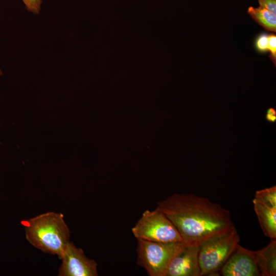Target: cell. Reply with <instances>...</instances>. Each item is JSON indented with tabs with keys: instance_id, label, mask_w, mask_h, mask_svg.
<instances>
[{
	"instance_id": "obj_1",
	"label": "cell",
	"mask_w": 276,
	"mask_h": 276,
	"mask_svg": "<svg viewBox=\"0 0 276 276\" xmlns=\"http://www.w3.org/2000/svg\"><path fill=\"white\" fill-rule=\"evenodd\" d=\"M186 246H199L208 238L235 226L230 212L206 197L175 193L157 203Z\"/></svg>"
},
{
	"instance_id": "obj_2",
	"label": "cell",
	"mask_w": 276,
	"mask_h": 276,
	"mask_svg": "<svg viewBox=\"0 0 276 276\" xmlns=\"http://www.w3.org/2000/svg\"><path fill=\"white\" fill-rule=\"evenodd\" d=\"M26 238L42 252L57 255L59 259L70 241V232L61 213L46 212L21 221Z\"/></svg>"
},
{
	"instance_id": "obj_3",
	"label": "cell",
	"mask_w": 276,
	"mask_h": 276,
	"mask_svg": "<svg viewBox=\"0 0 276 276\" xmlns=\"http://www.w3.org/2000/svg\"><path fill=\"white\" fill-rule=\"evenodd\" d=\"M235 228L211 237L199 245L198 260L201 275L217 273L239 244Z\"/></svg>"
},
{
	"instance_id": "obj_4",
	"label": "cell",
	"mask_w": 276,
	"mask_h": 276,
	"mask_svg": "<svg viewBox=\"0 0 276 276\" xmlns=\"http://www.w3.org/2000/svg\"><path fill=\"white\" fill-rule=\"evenodd\" d=\"M137 240V264L143 267L150 276H166L173 259L186 246L182 242Z\"/></svg>"
},
{
	"instance_id": "obj_5",
	"label": "cell",
	"mask_w": 276,
	"mask_h": 276,
	"mask_svg": "<svg viewBox=\"0 0 276 276\" xmlns=\"http://www.w3.org/2000/svg\"><path fill=\"white\" fill-rule=\"evenodd\" d=\"M131 231L137 239L157 242H183L173 223L156 208L153 211L146 210Z\"/></svg>"
},
{
	"instance_id": "obj_6",
	"label": "cell",
	"mask_w": 276,
	"mask_h": 276,
	"mask_svg": "<svg viewBox=\"0 0 276 276\" xmlns=\"http://www.w3.org/2000/svg\"><path fill=\"white\" fill-rule=\"evenodd\" d=\"M252 202L264 234L271 239H275L276 186L257 191Z\"/></svg>"
},
{
	"instance_id": "obj_7",
	"label": "cell",
	"mask_w": 276,
	"mask_h": 276,
	"mask_svg": "<svg viewBox=\"0 0 276 276\" xmlns=\"http://www.w3.org/2000/svg\"><path fill=\"white\" fill-rule=\"evenodd\" d=\"M59 259V276H97V263L87 258L83 250L69 241Z\"/></svg>"
},
{
	"instance_id": "obj_8",
	"label": "cell",
	"mask_w": 276,
	"mask_h": 276,
	"mask_svg": "<svg viewBox=\"0 0 276 276\" xmlns=\"http://www.w3.org/2000/svg\"><path fill=\"white\" fill-rule=\"evenodd\" d=\"M221 270L224 276L261 275L251 250L239 244Z\"/></svg>"
},
{
	"instance_id": "obj_9",
	"label": "cell",
	"mask_w": 276,
	"mask_h": 276,
	"mask_svg": "<svg viewBox=\"0 0 276 276\" xmlns=\"http://www.w3.org/2000/svg\"><path fill=\"white\" fill-rule=\"evenodd\" d=\"M199 246L188 245L172 260L166 276H201Z\"/></svg>"
},
{
	"instance_id": "obj_10",
	"label": "cell",
	"mask_w": 276,
	"mask_h": 276,
	"mask_svg": "<svg viewBox=\"0 0 276 276\" xmlns=\"http://www.w3.org/2000/svg\"><path fill=\"white\" fill-rule=\"evenodd\" d=\"M256 264L262 276L276 275V240L271 239L265 247L251 250Z\"/></svg>"
},
{
	"instance_id": "obj_11",
	"label": "cell",
	"mask_w": 276,
	"mask_h": 276,
	"mask_svg": "<svg viewBox=\"0 0 276 276\" xmlns=\"http://www.w3.org/2000/svg\"><path fill=\"white\" fill-rule=\"evenodd\" d=\"M247 11L253 19L266 30L275 31V14L260 6L258 8L249 7Z\"/></svg>"
},
{
	"instance_id": "obj_12",
	"label": "cell",
	"mask_w": 276,
	"mask_h": 276,
	"mask_svg": "<svg viewBox=\"0 0 276 276\" xmlns=\"http://www.w3.org/2000/svg\"><path fill=\"white\" fill-rule=\"evenodd\" d=\"M26 9L33 14L39 13L43 0H21Z\"/></svg>"
},
{
	"instance_id": "obj_13",
	"label": "cell",
	"mask_w": 276,
	"mask_h": 276,
	"mask_svg": "<svg viewBox=\"0 0 276 276\" xmlns=\"http://www.w3.org/2000/svg\"><path fill=\"white\" fill-rule=\"evenodd\" d=\"M267 50H269L271 54V58L273 60H275L276 58V36L272 35L268 36Z\"/></svg>"
},
{
	"instance_id": "obj_14",
	"label": "cell",
	"mask_w": 276,
	"mask_h": 276,
	"mask_svg": "<svg viewBox=\"0 0 276 276\" xmlns=\"http://www.w3.org/2000/svg\"><path fill=\"white\" fill-rule=\"evenodd\" d=\"M259 5L276 14V0H258Z\"/></svg>"
},
{
	"instance_id": "obj_15",
	"label": "cell",
	"mask_w": 276,
	"mask_h": 276,
	"mask_svg": "<svg viewBox=\"0 0 276 276\" xmlns=\"http://www.w3.org/2000/svg\"><path fill=\"white\" fill-rule=\"evenodd\" d=\"M268 36L261 35L257 41V47L259 51H265L267 50Z\"/></svg>"
},
{
	"instance_id": "obj_16",
	"label": "cell",
	"mask_w": 276,
	"mask_h": 276,
	"mask_svg": "<svg viewBox=\"0 0 276 276\" xmlns=\"http://www.w3.org/2000/svg\"><path fill=\"white\" fill-rule=\"evenodd\" d=\"M266 120L271 123H274L276 122V110L273 107L268 108L265 114Z\"/></svg>"
},
{
	"instance_id": "obj_17",
	"label": "cell",
	"mask_w": 276,
	"mask_h": 276,
	"mask_svg": "<svg viewBox=\"0 0 276 276\" xmlns=\"http://www.w3.org/2000/svg\"><path fill=\"white\" fill-rule=\"evenodd\" d=\"M2 75V71L0 68V76Z\"/></svg>"
}]
</instances>
